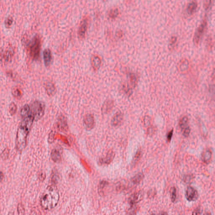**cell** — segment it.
I'll use <instances>...</instances> for the list:
<instances>
[{
    "label": "cell",
    "instance_id": "cell-17",
    "mask_svg": "<svg viewBox=\"0 0 215 215\" xmlns=\"http://www.w3.org/2000/svg\"><path fill=\"white\" fill-rule=\"evenodd\" d=\"M45 90L47 94L49 96H52L55 94L56 92L55 86L52 82L48 81L45 84Z\"/></svg>",
    "mask_w": 215,
    "mask_h": 215
},
{
    "label": "cell",
    "instance_id": "cell-38",
    "mask_svg": "<svg viewBox=\"0 0 215 215\" xmlns=\"http://www.w3.org/2000/svg\"><path fill=\"white\" fill-rule=\"evenodd\" d=\"M45 175L44 173L42 172V173H41L40 174L39 176V179L40 180V181H42L44 180L45 179Z\"/></svg>",
    "mask_w": 215,
    "mask_h": 215
},
{
    "label": "cell",
    "instance_id": "cell-8",
    "mask_svg": "<svg viewBox=\"0 0 215 215\" xmlns=\"http://www.w3.org/2000/svg\"><path fill=\"white\" fill-rule=\"evenodd\" d=\"M185 197L189 201H195L198 198V193L196 189L190 186L186 190Z\"/></svg>",
    "mask_w": 215,
    "mask_h": 215
},
{
    "label": "cell",
    "instance_id": "cell-4",
    "mask_svg": "<svg viewBox=\"0 0 215 215\" xmlns=\"http://www.w3.org/2000/svg\"><path fill=\"white\" fill-rule=\"evenodd\" d=\"M30 106V114L33 117L35 121L40 119L44 114L45 105L44 103L36 101L31 103Z\"/></svg>",
    "mask_w": 215,
    "mask_h": 215
},
{
    "label": "cell",
    "instance_id": "cell-22",
    "mask_svg": "<svg viewBox=\"0 0 215 215\" xmlns=\"http://www.w3.org/2000/svg\"><path fill=\"white\" fill-rule=\"evenodd\" d=\"M144 177V175L142 173L140 172L132 178L131 181L135 184H138L142 181Z\"/></svg>",
    "mask_w": 215,
    "mask_h": 215
},
{
    "label": "cell",
    "instance_id": "cell-37",
    "mask_svg": "<svg viewBox=\"0 0 215 215\" xmlns=\"http://www.w3.org/2000/svg\"><path fill=\"white\" fill-rule=\"evenodd\" d=\"M155 131V128L154 127H151V126H150L148 127V134L150 135H151Z\"/></svg>",
    "mask_w": 215,
    "mask_h": 215
},
{
    "label": "cell",
    "instance_id": "cell-39",
    "mask_svg": "<svg viewBox=\"0 0 215 215\" xmlns=\"http://www.w3.org/2000/svg\"><path fill=\"white\" fill-rule=\"evenodd\" d=\"M4 53L3 49L2 48H0V61L3 59L4 56Z\"/></svg>",
    "mask_w": 215,
    "mask_h": 215
},
{
    "label": "cell",
    "instance_id": "cell-30",
    "mask_svg": "<svg viewBox=\"0 0 215 215\" xmlns=\"http://www.w3.org/2000/svg\"><path fill=\"white\" fill-rule=\"evenodd\" d=\"M17 209L18 215H25V208L24 207V205H23L22 203H19L18 204V205H17Z\"/></svg>",
    "mask_w": 215,
    "mask_h": 215
},
{
    "label": "cell",
    "instance_id": "cell-34",
    "mask_svg": "<svg viewBox=\"0 0 215 215\" xmlns=\"http://www.w3.org/2000/svg\"><path fill=\"white\" fill-rule=\"evenodd\" d=\"M211 1H205L204 2V8L206 10L208 9L211 5Z\"/></svg>",
    "mask_w": 215,
    "mask_h": 215
},
{
    "label": "cell",
    "instance_id": "cell-13",
    "mask_svg": "<svg viewBox=\"0 0 215 215\" xmlns=\"http://www.w3.org/2000/svg\"><path fill=\"white\" fill-rule=\"evenodd\" d=\"M114 106V102L112 100H108L104 103L102 107V112L103 114H108Z\"/></svg>",
    "mask_w": 215,
    "mask_h": 215
},
{
    "label": "cell",
    "instance_id": "cell-25",
    "mask_svg": "<svg viewBox=\"0 0 215 215\" xmlns=\"http://www.w3.org/2000/svg\"><path fill=\"white\" fill-rule=\"evenodd\" d=\"M12 94L15 98L17 99H20L23 96V93H22L21 90L17 88H14L12 90Z\"/></svg>",
    "mask_w": 215,
    "mask_h": 215
},
{
    "label": "cell",
    "instance_id": "cell-21",
    "mask_svg": "<svg viewBox=\"0 0 215 215\" xmlns=\"http://www.w3.org/2000/svg\"><path fill=\"white\" fill-rule=\"evenodd\" d=\"M30 114V106L29 105L25 104L21 108L20 111V115L21 116L24 118L28 116Z\"/></svg>",
    "mask_w": 215,
    "mask_h": 215
},
{
    "label": "cell",
    "instance_id": "cell-10",
    "mask_svg": "<svg viewBox=\"0 0 215 215\" xmlns=\"http://www.w3.org/2000/svg\"><path fill=\"white\" fill-rule=\"evenodd\" d=\"M189 68V62L188 59L182 58L177 64V68L181 73H184L188 71Z\"/></svg>",
    "mask_w": 215,
    "mask_h": 215
},
{
    "label": "cell",
    "instance_id": "cell-28",
    "mask_svg": "<svg viewBox=\"0 0 215 215\" xmlns=\"http://www.w3.org/2000/svg\"><path fill=\"white\" fill-rule=\"evenodd\" d=\"M9 153H10V150L9 148H5L1 154V157L3 160H7L9 157Z\"/></svg>",
    "mask_w": 215,
    "mask_h": 215
},
{
    "label": "cell",
    "instance_id": "cell-12",
    "mask_svg": "<svg viewBox=\"0 0 215 215\" xmlns=\"http://www.w3.org/2000/svg\"><path fill=\"white\" fill-rule=\"evenodd\" d=\"M143 197V194L141 192L134 193L131 195L129 199V203L131 205H134L141 200Z\"/></svg>",
    "mask_w": 215,
    "mask_h": 215
},
{
    "label": "cell",
    "instance_id": "cell-2",
    "mask_svg": "<svg viewBox=\"0 0 215 215\" xmlns=\"http://www.w3.org/2000/svg\"><path fill=\"white\" fill-rule=\"evenodd\" d=\"M59 199V193L57 188L54 185H51L47 188L42 195L41 205L45 210H51L58 204Z\"/></svg>",
    "mask_w": 215,
    "mask_h": 215
},
{
    "label": "cell",
    "instance_id": "cell-40",
    "mask_svg": "<svg viewBox=\"0 0 215 215\" xmlns=\"http://www.w3.org/2000/svg\"><path fill=\"white\" fill-rule=\"evenodd\" d=\"M200 210L199 208H197L193 212L192 215H200Z\"/></svg>",
    "mask_w": 215,
    "mask_h": 215
},
{
    "label": "cell",
    "instance_id": "cell-26",
    "mask_svg": "<svg viewBox=\"0 0 215 215\" xmlns=\"http://www.w3.org/2000/svg\"><path fill=\"white\" fill-rule=\"evenodd\" d=\"M170 197L171 201L175 202L177 198V190L175 187L170 188Z\"/></svg>",
    "mask_w": 215,
    "mask_h": 215
},
{
    "label": "cell",
    "instance_id": "cell-33",
    "mask_svg": "<svg viewBox=\"0 0 215 215\" xmlns=\"http://www.w3.org/2000/svg\"><path fill=\"white\" fill-rule=\"evenodd\" d=\"M182 134L184 135V137H188L189 136L190 134V127L188 126L187 127L185 128L184 129L182 130Z\"/></svg>",
    "mask_w": 215,
    "mask_h": 215
},
{
    "label": "cell",
    "instance_id": "cell-7",
    "mask_svg": "<svg viewBox=\"0 0 215 215\" xmlns=\"http://www.w3.org/2000/svg\"><path fill=\"white\" fill-rule=\"evenodd\" d=\"M83 122L85 128L88 130L92 129L95 125L94 116L91 114L85 115L83 118Z\"/></svg>",
    "mask_w": 215,
    "mask_h": 215
},
{
    "label": "cell",
    "instance_id": "cell-23",
    "mask_svg": "<svg viewBox=\"0 0 215 215\" xmlns=\"http://www.w3.org/2000/svg\"><path fill=\"white\" fill-rule=\"evenodd\" d=\"M188 117L185 116L182 118L179 121V126L181 131L183 130L185 128L188 127Z\"/></svg>",
    "mask_w": 215,
    "mask_h": 215
},
{
    "label": "cell",
    "instance_id": "cell-19",
    "mask_svg": "<svg viewBox=\"0 0 215 215\" xmlns=\"http://www.w3.org/2000/svg\"><path fill=\"white\" fill-rule=\"evenodd\" d=\"M212 153L209 149H206L204 151L202 155L203 161L205 164H209L212 158Z\"/></svg>",
    "mask_w": 215,
    "mask_h": 215
},
{
    "label": "cell",
    "instance_id": "cell-32",
    "mask_svg": "<svg viewBox=\"0 0 215 215\" xmlns=\"http://www.w3.org/2000/svg\"><path fill=\"white\" fill-rule=\"evenodd\" d=\"M141 157V150H138L136 153L133 161H133V162H132L133 164H137L140 161Z\"/></svg>",
    "mask_w": 215,
    "mask_h": 215
},
{
    "label": "cell",
    "instance_id": "cell-3",
    "mask_svg": "<svg viewBox=\"0 0 215 215\" xmlns=\"http://www.w3.org/2000/svg\"><path fill=\"white\" fill-rule=\"evenodd\" d=\"M28 50L30 57L33 60H38L40 55L41 47V39L36 35L34 36L28 44Z\"/></svg>",
    "mask_w": 215,
    "mask_h": 215
},
{
    "label": "cell",
    "instance_id": "cell-41",
    "mask_svg": "<svg viewBox=\"0 0 215 215\" xmlns=\"http://www.w3.org/2000/svg\"><path fill=\"white\" fill-rule=\"evenodd\" d=\"M4 178V175L2 171H0V182H1Z\"/></svg>",
    "mask_w": 215,
    "mask_h": 215
},
{
    "label": "cell",
    "instance_id": "cell-11",
    "mask_svg": "<svg viewBox=\"0 0 215 215\" xmlns=\"http://www.w3.org/2000/svg\"><path fill=\"white\" fill-rule=\"evenodd\" d=\"M114 157V153L112 151H108L105 157L100 159L99 163L101 164H108L113 161Z\"/></svg>",
    "mask_w": 215,
    "mask_h": 215
},
{
    "label": "cell",
    "instance_id": "cell-1",
    "mask_svg": "<svg viewBox=\"0 0 215 215\" xmlns=\"http://www.w3.org/2000/svg\"><path fill=\"white\" fill-rule=\"evenodd\" d=\"M34 121V118L29 114L28 116L23 118L18 126L16 134V147L20 153L27 147V138Z\"/></svg>",
    "mask_w": 215,
    "mask_h": 215
},
{
    "label": "cell",
    "instance_id": "cell-15",
    "mask_svg": "<svg viewBox=\"0 0 215 215\" xmlns=\"http://www.w3.org/2000/svg\"><path fill=\"white\" fill-rule=\"evenodd\" d=\"M44 63L46 66H49L52 60V55L51 50L49 49L44 50L43 53Z\"/></svg>",
    "mask_w": 215,
    "mask_h": 215
},
{
    "label": "cell",
    "instance_id": "cell-5",
    "mask_svg": "<svg viewBox=\"0 0 215 215\" xmlns=\"http://www.w3.org/2000/svg\"><path fill=\"white\" fill-rule=\"evenodd\" d=\"M207 23L206 18L205 17L202 20L201 24L197 27L194 36L193 37V42L195 45H198L203 35L205 32L207 27Z\"/></svg>",
    "mask_w": 215,
    "mask_h": 215
},
{
    "label": "cell",
    "instance_id": "cell-14",
    "mask_svg": "<svg viewBox=\"0 0 215 215\" xmlns=\"http://www.w3.org/2000/svg\"><path fill=\"white\" fill-rule=\"evenodd\" d=\"M197 2L195 1H191L188 3L186 7V11L187 14L191 16L195 12L197 7Z\"/></svg>",
    "mask_w": 215,
    "mask_h": 215
},
{
    "label": "cell",
    "instance_id": "cell-18",
    "mask_svg": "<svg viewBox=\"0 0 215 215\" xmlns=\"http://www.w3.org/2000/svg\"><path fill=\"white\" fill-rule=\"evenodd\" d=\"M91 64L94 70H97L101 64V60L98 55H93L91 58Z\"/></svg>",
    "mask_w": 215,
    "mask_h": 215
},
{
    "label": "cell",
    "instance_id": "cell-42",
    "mask_svg": "<svg viewBox=\"0 0 215 215\" xmlns=\"http://www.w3.org/2000/svg\"><path fill=\"white\" fill-rule=\"evenodd\" d=\"M204 215H211V214L210 213H209V212H206V213H205Z\"/></svg>",
    "mask_w": 215,
    "mask_h": 215
},
{
    "label": "cell",
    "instance_id": "cell-29",
    "mask_svg": "<svg viewBox=\"0 0 215 215\" xmlns=\"http://www.w3.org/2000/svg\"><path fill=\"white\" fill-rule=\"evenodd\" d=\"M177 41V38L176 36H173L170 38L169 41V44L168 47L170 49H172L175 47V44Z\"/></svg>",
    "mask_w": 215,
    "mask_h": 215
},
{
    "label": "cell",
    "instance_id": "cell-43",
    "mask_svg": "<svg viewBox=\"0 0 215 215\" xmlns=\"http://www.w3.org/2000/svg\"><path fill=\"white\" fill-rule=\"evenodd\" d=\"M161 215H168V214L166 212H163V213H162Z\"/></svg>",
    "mask_w": 215,
    "mask_h": 215
},
{
    "label": "cell",
    "instance_id": "cell-6",
    "mask_svg": "<svg viewBox=\"0 0 215 215\" xmlns=\"http://www.w3.org/2000/svg\"><path fill=\"white\" fill-rule=\"evenodd\" d=\"M89 23V17L87 16H84L81 21L78 31V35L80 38L83 39L85 38V34L88 27Z\"/></svg>",
    "mask_w": 215,
    "mask_h": 215
},
{
    "label": "cell",
    "instance_id": "cell-31",
    "mask_svg": "<svg viewBox=\"0 0 215 215\" xmlns=\"http://www.w3.org/2000/svg\"><path fill=\"white\" fill-rule=\"evenodd\" d=\"M13 22V18L11 16H9L6 17L4 23L6 27L9 28L11 27V26L12 25Z\"/></svg>",
    "mask_w": 215,
    "mask_h": 215
},
{
    "label": "cell",
    "instance_id": "cell-9",
    "mask_svg": "<svg viewBox=\"0 0 215 215\" xmlns=\"http://www.w3.org/2000/svg\"><path fill=\"white\" fill-rule=\"evenodd\" d=\"M124 120V115L121 112H117L114 116L111 121V125L113 127H118L121 125Z\"/></svg>",
    "mask_w": 215,
    "mask_h": 215
},
{
    "label": "cell",
    "instance_id": "cell-36",
    "mask_svg": "<svg viewBox=\"0 0 215 215\" xmlns=\"http://www.w3.org/2000/svg\"><path fill=\"white\" fill-rule=\"evenodd\" d=\"M150 118L148 116H146L144 118V125L145 127H147V126L149 127V125H150Z\"/></svg>",
    "mask_w": 215,
    "mask_h": 215
},
{
    "label": "cell",
    "instance_id": "cell-24",
    "mask_svg": "<svg viewBox=\"0 0 215 215\" xmlns=\"http://www.w3.org/2000/svg\"><path fill=\"white\" fill-rule=\"evenodd\" d=\"M17 107L15 103L12 102L9 106V112L11 116H14L16 114Z\"/></svg>",
    "mask_w": 215,
    "mask_h": 215
},
{
    "label": "cell",
    "instance_id": "cell-44",
    "mask_svg": "<svg viewBox=\"0 0 215 215\" xmlns=\"http://www.w3.org/2000/svg\"><path fill=\"white\" fill-rule=\"evenodd\" d=\"M151 215H155V214H151Z\"/></svg>",
    "mask_w": 215,
    "mask_h": 215
},
{
    "label": "cell",
    "instance_id": "cell-16",
    "mask_svg": "<svg viewBox=\"0 0 215 215\" xmlns=\"http://www.w3.org/2000/svg\"><path fill=\"white\" fill-rule=\"evenodd\" d=\"M57 127L58 129L62 131H65L67 130V122L65 118L63 116L60 117L58 118Z\"/></svg>",
    "mask_w": 215,
    "mask_h": 215
},
{
    "label": "cell",
    "instance_id": "cell-35",
    "mask_svg": "<svg viewBox=\"0 0 215 215\" xmlns=\"http://www.w3.org/2000/svg\"><path fill=\"white\" fill-rule=\"evenodd\" d=\"M173 130H170V131L168 132V133L167 135V140L168 141H170L171 140V138H172V136H173Z\"/></svg>",
    "mask_w": 215,
    "mask_h": 215
},
{
    "label": "cell",
    "instance_id": "cell-20",
    "mask_svg": "<svg viewBox=\"0 0 215 215\" xmlns=\"http://www.w3.org/2000/svg\"><path fill=\"white\" fill-rule=\"evenodd\" d=\"M51 157L54 162L58 163L62 160V157L61 154L58 150L53 149L51 153Z\"/></svg>",
    "mask_w": 215,
    "mask_h": 215
},
{
    "label": "cell",
    "instance_id": "cell-27",
    "mask_svg": "<svg viewBox=\"0 0 215 215\" xmlns=\"http://www.w3.org/2000/svg\"><path fill=\"white\" fill-rule=\"evenodd\" d=\"M118 14H119L118 9H117V8H115V9H112L110 10V12L108 14V16H109L110 18H114L116 17L118 15Z\"/></svg>",
    "mask_w": 215,
    "mask_h": 215
}]
</instances>
